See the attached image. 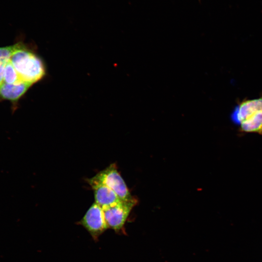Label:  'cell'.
Returning <instances> with one entry per match:
<instances>
[{"label": "cell", "instance_id": "6da1fadb", "mask_svg": "<svg viewBox=\"0 0 262 262\" xmlns=\"http://www.w3.org/2000/svg\"><path fill=\"white\" fill-rule=\"evenodd\" d=\"M10 61L22 82L32 85L45 75V67L40 58L20 42Z\"/></svg>", "mask_w": 262, "mask_h": 262}, {"label": "cell", "instance_id": "7a4b0ae2", "mask_svg": "<svg viewBox=\"0 0 262 262\" xmlns=\"http://www.w3.org/2000/svg\"><path fill=\"white\" fill-rule=\"evenodd\" d=\"M134 198L128 200H121L118 203L103 209L108 228L115 231L122 229L132 209L136 204Z\"/></svg>", "mask_w": 262, "mask_h": 262}, {"label": "cell", "instance_id": "3957f363", "mask_svg": "<svg viewBox=\"0 0 262 262\" xmlns=\"http://www.w3.org/2000/svg\"><path fill=\"white\" fill-rule=\"evenodd\" d=\"M94 177L112 189L121 200H128L133 198L115 164H111Z\"/></svg>", "mask_w": 262, "mask_h": 262}, {"label": "cell", "instance_id": "277c9868", "mask_svg": "<svg viewBox=\"0 0 262 262\" xmlns=\"http://www.w3.org/2000/svg\"><path fill=\"white\" fill-rule=\"evenodd\" d=\"M79 224L87 230L95 241L98 240L100 235L108 229L103 209L95 202L89 208Z\"/></svg>", "mask_w": 262, "mask_h": 262}, {"label": "cell", "instance_id": "5b68a950", "mask_svg": "<svg viewBox=\"0 0 262 262\" xmlns=\"http://www.w3.org/2000/svg\"><path fill=\"white\" fill-rule=\"evenodd\" d=\"M88 182L93 190L95 203L102 209L121 201L112 189L94 177L88 180Z\"/></svg>", "mask_w": 262, "mask_h": 262}, {"label": "cell", "instance_id": "8992f818", "mask_svg": "<svg viewBox=\"0 0 262 262\" xmlns=\"http://www.w3.org/2000/svg\"><path fill=\"white\" fill-rule=\"evenodd\" d=\"M262 110V97L244 99L240 102L231 115L234 122L240 124L255 113Z\"/></svg>", "mask_w": 262, "mask_h": 262}, {"label": "cell", "instance_id": "52a82bcc", "mask_svg": "<svg viewBox=\"0 0 262 262\" xmlns=\"http://www.w3.org/2000/svg\"><path fill=\"white\" fill-rule=\"evenodd\" d=\"M32 84L20 82L9 84L3 82L0 85V98L16 103L23 96Z\"/></svg>", "mask_w": 262, "mask_h": 262}, {"label": "cell", "instance_id": "ba28073f", "mask_svg": "<svg viewBox=\"0 0 262 262\" xmlns=\"http://www.w3.org/2000/svg\"><path fill=\"white\" fill-rule=\"evenodd\" d=\"M240 125L243 131L262 134V110L255 113L241 122Z\"/></svg>", "mask_w": 262, "mask_h": 262}, {"label": "cell", "instance_id": "9c48e42d", "mask_svg": "<svg viewBox=\"0 0 262 262\" xmlns=\"http://www.w3.org/2000/svg\"><path fill=\"white\" fill-rule=\"evenodd\" d=\"M22 82L20 80L17 72L10 61L5 65L4 69L3 82L14 84Z\"/></svg>", "mask_w": 262, "mask_h": 262}, {"label": "cell", "instance_id": "30bf717a", "mask_svg": "<svg viewBox=\"0 0 262 262\" xmlns=\"http://www.w3.org/2000/svg\"><path fill=\"white\" fill-rule=\"evenodd\" d=\"M18 42L13 45L0 47V62L6 64L17 48Z\"/></svg>", "mask_w": 262, "mask_h": 262}, {"label": "cell", "instance_id": "8fae6325", "mask_svg": "<svg viewBox=\"0 0 262 262\" xmlns=\"http://www.w3.org/2000/svg\"><path fill=\"white\" fill-rule=\"evenodd\" d=\"M6 64L0 62V85L3 82L4 69Z\"/></svg>", "mask_w": 262, "mask_h": 262}]
</instances>
